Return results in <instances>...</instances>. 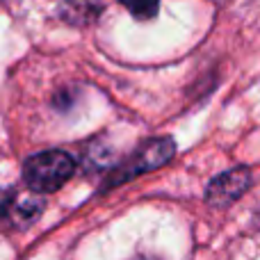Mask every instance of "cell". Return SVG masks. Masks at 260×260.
Here are the masks:
<instances>
[{
	"label": "cell",
	"instance_id": "cell-1",
	"mask_svg": "<svg viewBox=\"0 0 260 260\" xmlns=\"http://www.w3.org/2000/svg\"><path fill=\"white\" fill-rule=\"evenodd\" d=\"M76 171V162L69 153L53 148L32 155L23 167V178L35 192H55Z\"/></svg>",
	"mask_w": 260,
	"mask_h": 260
},
{
	"label": "cell",
	"instance_id": "cell-2",
	"mask_svg": "<svg viewBox=\"0 0 260 260\" xmlns=\"http://www.w3.org/2000/svg\"><path fill=\"white\" fill-rule=\"evenodd\" d=\"M249 176L247 169L238 167L233 171H226V174L217 176L210 185H208V192H206V199L212 203V206H229L233 203L244 189L249 187Z\"/></svg>",
	"mask_w": 260,
	"mask_h": 260
},
{
	"label": "cell",
	"instance_id": "cell-3",
	"mask_svg": "<svg viewBox=\"0 0 260 260\" xmlns=\"http://www.w3.org/2000/svg\"><path fill=\"white\" fill-rule=\"evenodd\" d=\"M44 210V201L39 197H32V194H9L7 203H5V215L12 221L14 226H27L30 221H35L37 217Z\"/></svg>",
	"mask_w": 260,
	"mask_h": 260
},
{
	"label": "cell",
	"instance_id": "cell-4",
	"mask_svg": "<svg viewBox=\"0 0 260 260\" xmlns=\"http://www.w3.org/2000/svg\"><path fill=\"white\" fill-rule=\"evenodd\" d=\"M174 155V142L171 139H155V142H148L137 155L133 157V162L126 167L135 174V171H148L155 169V167L165 165L169 157Z\"/></svg>",
	"mask_w": 260,
	"mask_h": 260
},
{
	"label": "cell",
	"instance_id": "cell-5",
	"mask_svg": "<svg viewBox=\"0 0 260 260\" xmlns=\"http://www.w3.org/2000/svg\"><path fill=\"white\" fill-rule=\"evenodd\" d=\"M99 9H101L99 0H67L62 14L69 18V21H78V23L82 21L85 23V21H89Z\"/></svg>",
	"mask_w": 260,
	"mask_h": 260
},
{
	"label": "cell",
	"instance_id": "cell-6",
	"mask_svg": "<svg viewBox=\"0 0 260 260\" xmlns=\"http://www.w3.org/2000/svg\"><path fill=\"white\" fill-rule=\"evenodd\" d=\"M123 5L139 21H148L157 14V0H123Z\"/></svg>",
	"mask_w": 260,
	"mask_h": 260
},
{
	"label": "cell",
	"instance_id": "cell-7",
	"mask_svg": "<svg viewBox=\"0 0 260 260\" xmlns=\"http://www.w3.org/2000/svg\"><path fill=\"white\" fill-rule=\"evenodd\" d=\"M7 199H9V192H3V189H0V212L5 210V203H7Z\"/></svg>",
	"mask_w": 260,
	"mask_h": 260
}]
</instances>
